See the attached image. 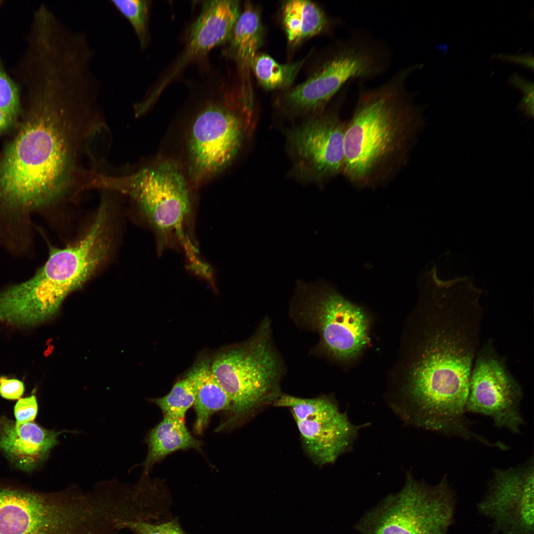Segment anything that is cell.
Returning <instances> with one entry per match:
<instances>
[{
  "label": "cell",
  "instance_id": "obj_1",
  "mask_svg": "<svg viewBox=\"0 0 534 534\" xmlns=\"http://www.w3.org/2000/svg\"><path fill=\"white\" fill-rule=\"evenodd\" d=\"M32 92L26 115L0 159V210L32 212L85 190L93 170L83 161H97L89 148L99 138L100 124L87 97L56 84Z\"/></svg>",
  "mask_w": 534,
  "mask_h": 534
},
{
  "label": "cell",
  "instance_id": "obj_2",
  "mask_svg": "<svg viewBox=\"0 0 534 534\" xmlns=\"http://www.w3.org/2000/svg\"><path fill=\"white\" fill-rule=\"evenodd\" d=\"M425 290L421 342L395 405L413 426L455 434L469 422L465 407L484 316L482 291L458 279L437 280Z\"/></svg>",
  "mask_w": 534,
  "mask_h": 534
},
{
  "label": "cell",
  "instance_id": "obj_3",
  "mask_svg": "<svg viewBox=\"0 0 534 534\" xmlns=\"http://www.w3.org/2000/svg\"><path fill=\"white\" fill-rule=\"evenodd\" d=\"M424 67L408 65L373 88L359 86L344 133L343 175L359 189L387 185L407 164L426 125L427 104L407 87Z\"/></svg>",
  "mask_w": 534,
  "mask_h": 534
},
{
  "label": "cell",
  "instance_id": "obj_4",
  "mask_svg": "<svg viewBox=\"0 0 534 534\" xmlns=\"http://www.w3.org/2000/svg\"><path fill=\"white\" fill-rule=\"evenodd\" d=\"M209 80L204 99L189 126L186 150L189 176L198 184L235 159L253 134L256 114L250 83L217 76Z\"/></svg>",
  "mask_w": 534,
  "mask_h": 534
},
{
  "label": "cell",
  "instance_id": "obj_5",
  "mask_svg": "<svg viewBox=\"0 0 534 534\" xmlns=\"http://www.w3.org/2000/svg\"><path fill=\"white\" fill-rule=\"evenodd\" d=\"M391 48L368 31L359 29L338 42L316 71L287 91L280 106L292 117L316 115L354 80L374 79L390 69Z\"/></svg>",
  "mask_w": 534,
  "mask_h": 534
},
{
  "label": "cell",
  "instance_id": "obj_6",
  "mask_svg": "<svg viewBox=\"0 0 534 534\" xmlns=\"http://www.w3.org/2000/svg\"><path fill=\"white\" fill-rule=\"evenodd\" d=\"M92 187L133 198L157 233L160 246L174 238L187 251L195 250L185 232L192 210L189 182L177 164L162 161L119 176L100 173Z\"/></svg>",
  "mask_w": 534,
  "mask_h": 534
},
{
  "label": "cell",
  "instance_id": "obj_7",
  "mask_svg": "<svg viewBox=\"0 0 534 534\" xmlns=\"http://www.w3.org/2000/svg\"><path fill=\"white\" fill-rule=\"evenodd\" d=\"M211 366L231 403L230 417L218 426L217 432L232 427L258 406L273 401L280 394L278 387L283 369L271 341L268 319L263 321L244 344L218 354Z\"/></svg>",
  "mask_w": 534,
  "mask_h": 534
},
{
  "label": "cell",
  "instance_id": "obj_8",
  "mask_svg": "<svg viewBox=\"0 0 534 534\" xmlns=\"http://www.w3.org/2000/svg\"><path fill=\"white\" fill-rule=\"evenodd\" d=\"M456 503L446 475L431 486L407 473L402 488L367 511L354 528L360 534H449Z\"/></svg>",
  "mask_w": 534,
  "mask_h": 534
},
{
  "label": "cell",
  "instance_id": "obj_9",
  "mask_svg": "<svg viewBox=\"0 0 534 534\" xmlns=\"http://www.w3.org/2000/svg\"><path fill=\"white\" fill-rule=\"evenodd\" d=\"M109 225L108 203L103 202L84 237L65 248L50 250L45 264L22 282L23 290L35 304L55 314L65 297L90 277L109 250Z\"/></svg>",
  "mask_w": 534,
  "mask_h": 534
},
{
  "label": "cell",
  "instance_id": "obj_10",
  "mask_svg": "<svg viewBox=\"0 0 534 534\" xmlns=\"http://www.w3.org/2000/svg\"><path fill=\"white\" fill-rule=\"evenodd\" d=\"M292 310L296 320L317 332L321 346L335 357L351 358L367 343L363 311L324 281H297Z\"/></svg>",
  "mask_w": 534,
  "mask_h": 534
},
{
  "label": "cell",
  "instance_id": "obj_11",
  "mask_svg": "<svg viewBox=\"0 0 534 534\" xmlns=\"http://www.w3.org/2000/svg\"><path fill=\"white\" fill-rule=\"evenodd\" d=\"M522 388L506 360L488 340L479 348L470 378L466 413L490 417L494 425L519 434L525 425L520 410Z\"/></svg>",
  "mask_w": 534,
  "mask_h": 534
},
{
  "label": "cell",
  "instance_id": "obj_12",
  "mask_svg": "<svg viewBox=\"0 0 534 534\" xmlns=\"http://www.w3.org/2000/svg\"><path fill=\"white\" fill-rule=\"evenodd\" d=\"M273 403L290 408L305 450L317 464L334 463L352 449L359 426L352 423L347 413L329 397L302 398L279 394Z\"/></svg>",
  "mask_w": 534,
  "mask_h": 534
},
{
  "label": "cell",
  "instance_id": "obj_13",
  "mask_svg": "<svg viewBox=\"0 0 534 534\" xmlns=\"http://www.w3.org/2000/svg\"><path fill=\"white\" fill-rule=\"evenodd\" d=\"M346 122L338 110H325L290 130L287 143L296 176L322 182L343 174Z\"/></svg>",
  "mask_w": 534,
  "mask_h": 534
},
{
  "label": "cell",
  "instance_id": "obj_14",
  "mask_svg": "<svg viewBox=\"0 0 534 534\" xmlns=\"http://www.w3.org/2000/svg\"><path fill=\"white\" fill-rule=\"evenodd\" d=\"M534 462L494 469L479 512L490 519L494 534H534Z\"/></svg>",
  "mask_w": 534,
  "mask_h": 534
},
{
  "label": "cell",
  "instance_id": "obj_15",
  "mask_svg": "<svg viewBox=\"0 0 534 534\" xmlns=\"http://www.w3.org/2000/svg\"><path fill=\"white\" fill-rule=\"evenodd\" d=\"M65 490L54 493L0 487V534H74Z\"/></svg>",
  "mask_w": 534,
  "mask_h": 534
},
{
  "label": "cell",
  "instance_id": "obj_16",
  "mask_svg": "<svg viewBox=\"0 0 534 534\" xmlns=\"http://www.w3.org/2000/svg\"><path fill=\"white\" fill-rule=\"evenodd\" d=\"M240 13L238 0L204 1L199 15L188 29L182 52L148 91L139 102L140 108L147 111L188 66L204 59L214 47L223 45Z\"/></svg>",
  "mask_w": 534,
  "mask_h": 534
},
{
  "label": "cell",
  "instance_id": "obj_17",
  "mask_svg": "<svg viewBox=\"0 0 534 534\" xmlns=\"http://www.w3.org/2000/svg\"><path fill=\"white\" fill-rule=\"evenodd\" d=\"M60 433L45 429L34 421L19 424L2 416L0 450L17 468L30 472L47 458L58 444Z\"/></svg>",
  "mask_w": 534,
  "mask_h": 534
},
{
  "label": "cell",
  "instance_id": "obj_18",
  "mask_svg": "<svg viewBox=\"0 0 534 534\" xmlns=\"http://www.w3.org/2000/svg\"><path fill=\"white\" fill-rule=\"evenodd\" d=\"M263 27L256 8L245 4L226 42L223 55L232 59L239 70L248 73L262 43Z\"/></svg>",
  "mask_w": 534,
  "mask_h": 534
},
{
  "label": "cell",
  "instance_id": "obj_19",
  "mask_svg": "<svg viewBox=\"0 0 534 534\" xmlns=\"http://www.w3.org/2000/svg\"><path fill=\"white\" fill-rule=\"evenodd\" d=\"M146 442L148 450L142 464L145 474L173 452L190 448L201 451L203 445L189 432L184 419L168 416H164L163 420L149 432Z\"/></svg>",
  "mask_w": 534,
  "mask_h": 534
},
{
  "label": "cell",
  "instance_id": "obj_20",
  "mask_svg": "<svg viewBox=\"0 0 534 534\" xmlns=\"http://www.w3.org/2000/svg\"><path fill=\"white\" fill-rule=\"evenodd\" d=\"M191 371L198 384V392L193 404L196 415L193 429L196 434L200 435L207 428L214 413L221 410L230 412L231 403L213 374L209 360L201 361Z\"/></svg>",
  "mask_w": 534,
  "mask_h": 534
},
{
  "label": "cell",
  "instance_id": "obj_21",
  "mask_svg": "<svg viewBox=\"0 0 534 534\" xmlns=\"http://www.w3.org/2000/svg\"><path fill=\"white\" fill-rule=\"evenodd\" d=\"M282 18L288 40L291 44L329 30L333 25L319 6L308 0L286 1L282 7Z\"/></svg>",
  "mask_w": 534,
  "mask_h": 534
},
{
  "label": "cell",
  "instance_id": "obj_22",
  "mask_svg": "<svg viewBox=\"0 0 534 534\" xmlns=\"http://www.w3.org/2000/svg\"><path fill=\"white\" fill-rule=\"evenodd\" d=\"M303 61L281 64L266 54H257L251 68L261 85L266 89L288 87L294 80Z\"/></svg>",
  "mask_w": 534,
  "mask_h": 534
},
{
  "label": "cell",
  "instance_id": "obj_23",
  "mask_svg": "<svg viewBox=\"0 0 534 534\" xmlns=\"http://www.w3.org/2000/svg\"><path fill=\"white\" fill-rule=\"evenodd\" d=\"M198 384L192 372L178 381L170 392L161 398L151 399L161 410L164 416L185 419V413L194 403Z\"/></svg>",
  "mask_w": 534,
  "mask_h": 534
},
{
  "label": "cell",
  "instance_id": "obj_24",
  "mask_svg": "<svg viewBox=\"0 0 534 534\" xmlns=\"http://www.w3.org/2000/svg\"><path fill=\"white\" fill-rule=\"evenodd\" d=\"M115 8L131 24L142 50L147 47L150 36L149 14L151 1L147 0H112Z\"/></svg>",
  "mask_w": 534,
  "mask_h": 534
},
{
  "label": "cell",
  "instance_id": "obj_25",
  "mask_svg": "<svg viewBox=\"0 0 534 534\" xmlns=\"http://www.w3.org/2000/svg\"><path fill=\"white\" fill-rule=\"evenodd\" d=\"M0 110L15 121L20 110L18 87L0 63Z\"/></svg>",
  "mask_w": 534,
  "mask_h": 534
},
{
  "label": "cell",
  "instance_id": "obj_26",
  "mask_svg": "<svg viewBox=\"0 0 534 534\" xmlns=\"http://www.w3.org/2000/svg\"><path fill=\"white\" fill-rule=\"evenodd\" d=\"M122 528L133 534H186L177 519H168L163 522L153 523L140 520H125Z\"/></svg>",
  "mask_w": 534,
  "mask_h": 534
},
{
  "label": "cell",
  "instance_id": "obj_27",
  "mask_svg": "<svg viewBox=\"0 0 534 534\" xmlns=\"http://www.w3.org/2000/svg\"><path fill=\"white\" fill-rule=\"evenodd\" d=\"M38 405L35 396L19 399L14 406V415L17 424L33 422L36 417Z\"/></svg>",
  "mask_w": 534,
  "mask_h": 534
},
{
  "label": "cell",
  "instance_id": "obj_28",
  "mask_svg": "<svg viewBox=\"0 0 534 534\" xmlns=\"http://www.w3.org/2000/svg\"><path fill=\"white\" fill-rule=\"evenodd\" d=\"M23 382L16 379L0 377V396L9 400L19 399L24 392Z\"/></svg>",
  "mask_w": 534,
  "mask_h": 534
},
{
  "label": "cell",
  "instance_id": "obj_29",
  "mask_svg": "<svg viewBox=\"0 0 534 534\" xmlns=\"http://www.w3.org/2000/svg\"><path fill=\"white\" fill-rule=\"evenodd\" d=\"M490 58L519 65L532 71L534 70V57L530 52L521 54H497L491 55Z\"/></svg>",
  "mask_w": 534,
  "mask_h": 534
},
{
  "label": "cell",
  "instance_id": "obj_30",
  "mask_svg": "<svg viewBox=\"0 0 534 534\" xmlns=\"http://www.w3.org/2000/svg\"><path fill=\"white\" fill-rule=\"evenodd\" d=\"M508 84L521 91L524 96H534V86L517 72L514 73L508 81Z\"/></svg>",
  "mask_w": 534,
  "mask_h": 534
},
{
  "label": "cell",
  "instance_id": "obj_31",
  "mask_svg": "<svg viewBox=\"0 0 534 534\" xmlns=\"http://www.w3.org/2000/svg\"><path fill=\"white\" fill-rule=\"evenodd\" d=\"M517 110L523 112L528 117H534V96H524L519 102Z\"/></svg>",
  "mask_w": 534,
  "mask_h": 534
},
{
  "label": "cell",
  "instance_id": "obj_32",
  "mask_svg": "<svg viewBox=\"0 0 534 534\" xmlns=\"http://www.w3.org/2000/svg\"><path fill=\"white\" fill-rule=\"evenodd\" d=\"M15 120L0 110V133L8 129Z\"/></svg>",
  "mask_w": 534,
  "mask_h": 534
},
{
  "label": "cell",
  "instance_id": "obj_33",
  "mask_svg": "<svg viewBox=\"0 0 534 534\" xmlns=\"http://www.w3.org/2000/svg\"><path fill=\"white\" fill-rule=\"evenodd\" d=\"M1 2H2V1L0 0V5H1Z\"/></svg>",
  "mask_w": 534,
  "mask_h": 534
}]
</instances>
